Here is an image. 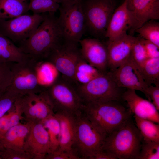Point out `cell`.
Wrapping results in <instances>:
<instances>
[{"mask_svg": "<svg viewBox=\"0 0 159 159\" xmlns=\"http://www.w3.org/2000/svg\"><path fill=\"white\" fill-rule=\"evenodd\" d=\"M136 39V37L126 34L113 40L108 41L106 46L110 71L116 69L130 57Z\"/></svg>", "mask_w": 159, "mask_h": 159, "instance_id": "17", "label": "cell"}, {"mask_svg": "<svg viewBox=\"0 0 159 159\" xmlns=\"http://www.w3.org/2000/svg\"><path fill=\"white\" fill-rule=\"evenodd\" d=\"M78 44L64 40L45 60L53 64L63 78L75 86V69L82 57Z\"/></svg>", "mask_w": 159, "mask_h": 159, "instance_id": "11", "label": "cell"}, {"mask_svg": "<svg viewBox=\"0 0 159 159\" xmlns=\"http://www.w3.org/2000/svg\"><path fill=\"white\" fill-rule=\"evenodd\" d=\"M22 119L21 114L14 107V105L12 108L0 118V137L11 127L19 123Z\"/></svg>", "mask_w": 159, "mask_h": 159, "instance_id": "30", "label": "cell"}, {"mask_svg": "<svg viewBox=\"0 0 159 159\" xmlns=\"http://www.w3.org/2000/svg\"><path fill=\"white\" fill-rule=\"evenodd\" d=\"M11 63L0 64V96L6 90L11 82Z\"/></svg>", "mask_w": 159, "mask_h": 159, "instance_id": "34", "label": "cell"}, {"mask_svg": "<svg viewBox=\"0 0 159 159\" xmlns=\"http://www.w3.org/2000/svg\"><path fill=\"white\" fill-rule=\"evenodd\" d=\"M83 104L92 102L122 100L123 92L108 72L101 73L89 82L76 87Z\"/></svg>", "mask_w": 159, "mask_h": 159, "instance_id": "8", "label": "cell"}, {"mask_svg": "<svg viewBox=\"0 0 159 159\" xmlns=\"http://www.w3.org/2000/svg\"><path fill=\"white\" fill-rule=\"evenodd\" d=\"M42 124L48 133L52 152L59 147L60 130L59 121L54 114L46 119Z\"/></svg>", "mask_w": 159, "mask_h": 159, "instance_id": "29", "label": "cell"}, {"mask_svg": "<svg viewBox=\"0 0 159 159\" xmlns=\"http://www.w3.org/2000/svg\"><path fill=\"white\" fill-rule=\"evenodd\" d=\"M127 1L124 0L116 8L112 16L105 35L109 41L127 34L130 29V19L127 8Z\"/></svg>", "mask_w": 159, "mask_h": 159, "instance_id": "19", "label": "cell"}, {"mask_svg": "<svg viewBox=\"0 0 159 159\" xmlns=\"http://www.w3.org/2000/svg\"><path fill=\"white\" fill-rule=\"evenodd\" d=\"M76 132L72 148L81 159H89L102 150L107 135L96 127L81 110L75 115Z\"/></svg>", "mask_w": 159, "mask_h": 159, "instance_id": "4", "label": "cell"}, {"mask_svg": "<svg viewBox=\"0 0 159 159\" xmlns=\"http://www.w3.org/2000/svg\"><path fill=\"white\" fill-rule=\"evenodd\" d=\"M45 90L54 112L62 111L74 115L81 110L83 104L75 87L61 76Z\"/></svg>", "mask_w": 159, "mask_h": 159, "instance_id": "9", "label": "cell"}, {"mask_svg": "<svg viewBox=\"0 0 159 159\" xmlns=\"http://www.w3.org/2000/svg\"><path fill=\"white\" fill-rule=\"evenodd\" d=\"M32 123L20 122L12 126L0 137V148H8L18 151H24L26 138L29 131Z\"/></svg>", "mask_w": 159, "mask_h": 159, "instance_id": "21", "label": "cell"}, {"mask_svg": "<svg viewBox=\"0 0 159 159\" xmlns=\"http://www.w3.org/2000/svg\"><path fill=\"white\" fill-rule=\"evenodd\" d=\"M122 99L126 103L127 108L135 116L159 124L158 111L150 101L138 96L135 90L127 89L123 92Z\"/></svg>", "mask_w": 159, "mask_h": 159, "instance_id": "18", "label": "cell"}, {"mask_svg": "<svg viewBox=\"0 0 159 159\" xmlns=\"http://www.w3.org/2000/svg\"><path fill=\"white\" fill-rule=\"evenodd\" d=\"M21 0V1H25L26 0Z\"/></svg>", "mask_w": 159, "mask_h": 159, "instance_id": "40", "label": "cell"}, {"mask_svg": "<svg viewBox=\"0 0 159 159\" xmlns=\"http://www.w3.org/2000/svg\"><path fill=\"white\" fill-rule=\"evenodd\" d=\"M138 67L148 86L153 85H159V58H148Z\"/></svg>", "mask_w": 159, "mask_h": 159, "instance_id": "25", "label": "cell"}, {"mask_svg": "<svg viewBox=\"0 0 159 159\" xmlns=\"http://www.w3.org/2000/svg\"><path fill=\"white\" fill-rule=\"evenodd\" d=\"M81 159L73 149L70 150H62L58 147L47 155L44 159Z\"/></svg>", "mask_w": 159, "mask_h": 159, "instance_id": "36", "label": "cell"}, {"mask_svg": "<svg viewBox=\"0 0 159 159\" xmlns=\"http://www.w3.org/2000/svg\"><path fill=\"white\" fill-rule=\"evenodd\" d=\"M29 4L20 0H0V18L10 19L28 11Z\"/></svg>", "mask_w": 159, "mask_h": 159, "instance_id": "23", "label": "cell"}, {"mask_svg": "<svg viewBox=\"0 0 159 159\" xmlns=\"http://www.w3.org/2000/svg\"><path fill=\"white\" fill-rule=\"evenodd\" d=\"M101 73L82 57L76 66L74 74L75 87L87 83Z\"/></svg>", "mask_w": 159, "mask_h": 159, "instance_id": "24", "label": "cell"}, {"mask_svg": "<svg viewBox=\"0 0 159 159\" xmlns=\"http://www.w3.org/2000/svg\"><path fill=\"white\" fill-rule=\"evenodd\" d=\"M156 20L148 21L136 30L141 37L159 47V23Z\"/></svg>", "mask_w": 159, "mask_h": 159, "instance_id": "27", "label": "cell"}, {"mask_svg": "<svg viewBox=\"0 0 159 159\" xmlns=\"http://www.w3.org/2000/svg\"><path fill=\"white\" fill-rule=\"evenodd\" d=\"M140 38L148 58H159V47L149 41Z\"/></svg>", "mask_w": 159, "mask_h": 159, "instance_id": "37", "label": "cell"}, {"mask_svg": "<svg viewBox=\"0 0 159 159\" xmlns=\"http://www.w3.org/2000/svg\"><path fill=\"white\" fill-rule=\"evenodd\" d=\"M15 105L26 122L42 123L54 115L52 105L45 90L39 93L23 95L18 99Z\"/></svg>", "mask_w": 159, "mask_h": 159, "instance_id": "10", "label": "cell"}, {"mask_svg": "<svg viewBox=\"0 0 159 159\" xmlns=\"http://www.w3.org/2000/svg\"><path fill=\"white\" fill-rule=\"evenodd\" d=\"M131 34L146 22L159 19V0H128Z\"/></svg>", "mask_w": 159, "mask_h": 159, "instance_id": "15", "label": "cell"}, {"mask_svg": "<svg viewBox=\"0 0 159 159\" xmlns=\"http://www.w3.org/2000/svg\"><path fill=\"white\" fill-rule=\"evenodd\" d=\"M29 57L10 39L0 33V64L19 62Z\"/></svg>", "mask_w": 159, "mask_h": 159, "instance_id": "22", "label": "cell"}, {"mask_svg": "<svg viewBox=\"0 0 159 159\" xmlns=\"http://www.w3.org/2000/svg\"><path fill=\"white\" fill-rule=\"evenodd\" d=\"M148 98L152 100V103L157 110H159V85H151L148 86Z\"/></svg>", "mask_w": 159, "mask_h": 159, "instance_id": "38", "label": "cell"}, {"mask_svg": "<svg viewBox=\"0 0 159 159\" xmlns=\"http://www.w3.org/2000/svg\"><path fill=\"white\" fill-rule=\"evenodd\" d=\"M143 140L131 118L107 136L102 150L116 159H139Z\"/></svg>", "mask_w": 159, "mask_h": 159, "instance_id": "3", "label": "cell"}, {"mask_svg": "<svg viewBox=\"0 0 159 159\" xmlns=\"http://www.w3.org/2000/svg\"><path fill=\"white\" fill-rule=\"evenodd\" d=\"M22 96L7 89L0 96V118L12 108L16 100Z\"/></svg>", "mask_w": 159, "mask_h": 159, "instance_id": "32", "label": "cell"}, {"mask_svg": "<svg viewBox=\"0 0 159 159\" xmlns=\"http://www.w3.org/2000/svg\"><path fill=\"white\" fill-rule=\"evenodd\" d=\"M54 115L60 126L58 148L63 150H72L76 132L75 114L57 111L54 112Z\"/></svg>", "mask_w": 159, "mask_h": 159, "instance_id": "20", "label": "cell"}, {"mask_svg": "<svg viewBox=\"0 0 159 159\" xmlns=\"http://www.w3.org/2000/svg\"><path fill=\"white\" fill-rule=\"evenodd\" d=\"M58 23L64 41L78 44L85 30L81 0H60Z\"/></svg>", "mask_w": 159, "mask_h": 159, "instance_id": "6", "label": "cell"}, {"mask_svg": "<svg viewBox=\"0 0 159 159\" xmlns=\"http://www.w3.org/2000/svg\"><path fill=\"white\" fill-rule=\"evenodd\" d=\"M90 159H116L112 155L105 151L102 150L94 154L91 156Z\"/></svg>", "mask_w": 159, "mask_h": 159, "instance_id": "39", "label": "cell"}, {"mask_svg": "<svg viewBox=\"0 0 159 159\" xmlns=\"http://www.w3.org/2000/svg\"><path fill=\"white\" fill-rule=\"evenodd\" d=\"M108 72L119 87L140 91L148 98V86L131 55L116 69Z\"/></svg>", "mask_w": 159, "mask_h": 159, "instance_id": "13", "label": "cell"}, {"mask_svg": "<svg viewBox=\"0 0 159 159\" xmlns=\"http://www.w3.org/2000/svg\"><path fill=\"white\" fill-rule=\"evenodd\" d=\"M85 30L95 38L105 37L112 16L116 9L115 0H81Z\"/></svg>", "mask_w": 159, "mask_h": 159, "instance_id": "5", "label": "cell"}, {"mask_svg": "<svg viewBox=\"0 0 159 159\" xmlns=\"http://www.w3.org/2000/svg\"><path fill=\"white\" fill-rule=\"evenodd\" d=\"M82 57L101 73L108 72V55L106 45L96 38L81 39L79 43Z\"/></svg>", "mask_w": 159, "mask_h": 159, "instance_id": "16", "label": "cell"}, {"mask_svg": "<svg viewBox=\"0 0 159 159\" xmlns=\"http://www.w3.org/2000/svg\"><path fill=\"white\" fill-rule=\"evenodd\" d=\"M121 101L110 100L83 104L81 111L107 136L131 118V112Z\"/></svg>", "mask_w": 159, "mask_h": 159, "instance_id": "2", "label": "cell"}, {"mask_svg": "<svg viewBox=\"0 0 159 159\" xmlns=\"http://www.w3.org/2000/svg\"><path fill=\"white\" fill-rule=\"evenodd\" d=\"M45 16L42 14H24L9 19L0 18V33L19 44L30 36Z\"/></svg>", "mask_w": 159, "mask_h": 159, "instance_id": "12", "label": "cell"}, {"mask_svg": "<svg viewBox=\"0 0 159 159\" xmlns=\"http://www.w3.org/2000/svg\"><path fill=\"white\" fill-rule=\"evenodd\" d=\"M29 10L33 14L54 13L60 6V0H30Z\"/></svg>", "mask_w": 159, "mask_h": 159, "instance_id": "28", "label": "cell"}, {"mask_svg": "<svg viewBox=\"0 0 159 159\" xmlns=\"http://www.w3.org/2000/svg\"><path fill=\"white\" fill-rule=\"evenodd\" d=\"M136 126L139 130L143 139L159 142V125L148 120L135 116Z\"/></svg>", "mask_w": 159, "mask_h": 159, "instance_id": "26", "label": "cell"}, {"mask_svg": "<svg viewBox=\"0 0 159 159\" xmlns=\"http://www.w3.org/2000/svg\"><path fill=\"white\" fill-rule=\"evenodd\" d=\"M159 142L143 140L139 159H159Z\"/></svg>", "mask_w": 159, "mask_h": 159, "instance_id": "31", "label": "cell"}, {"mask_svg": "<svg viewBox=\"0 0 159 159\" xmlns=\"http://www.w3.org/2000/svg\"><path fill=\"white\" fill-rule=\"evenodd\" d=\"M0 159H33V158L24 151L3 148H0Z\"/></svg>", "mask_w": 159, "mask_h": 159, "instance_id": "35", "label": "cell"}, {"mask_svg": "<svg viewBox=\"0 0 159 159\" xmlns=\"http://www.w3.org/2000/svg\"><path fill=\"white\" fill-rule=\"evenodd\" d=\"M54 13L46 15L44 20L28 38L18 47L38 62L45 60L64 40Z\"/></svg>", "mask_w": 159, "mask_h": 159, "instance_id": "1", "label": "cell"}, {"mask_svg": "<svg viewBox=\"0 0 159 159\" xmlns=\"http://www.w3.org/2000/svg\"><path fill=\"white\" fill-rule=\"evenodd\" d=\"M131 55L138 67L141 66L148 58L140 37H136L132 47Z\"/></svg>", "mask_w": 159, "mask_h": 159, "instance_id": "33", "label": "cell"}, {"mask_svg": "<svg viewBox=\"0 0 159 159\" xmlns=\"http://www.w3.org/2000/svg\"><path fill=\"white\" fill-rule=\"evenodd\" d=\"M24 150L33 159H44L52 151V144L47 130L42 123H32L25 139Z\"/></svg>", "mask_w": 159, "mask_h": 159, "instance_id": "14", "label": "cell"}, {"mask_svg": "<svg viewBox=\"0 0 159 159\" xmlns=\"http://www.w3.org/2000/svg\"><path fill=\"white\" fill-rule=\"evenodd\" d=\"M39 63L30 57L20 62L11 63L12 77L8 89L21 96L44 91L46 87L39 80Z\"/></svg>", "mask_w": 159, "mask_h": 159, "instance_id": "7", "label": "cell"}]
</instances>
